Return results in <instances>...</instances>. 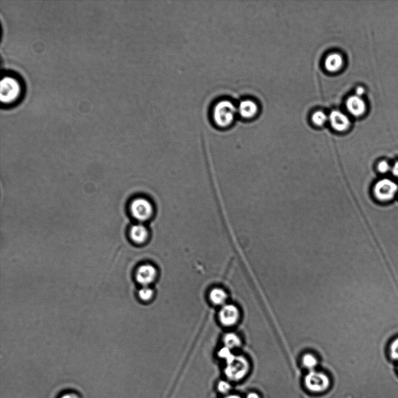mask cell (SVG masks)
<instances>
[{
  "label": "cell",
  "instance_id": "obj_3",
  "mask_svg": "<svg viewBox=\"0 0 398 398\" xmlns=\"http://www.w3.org/2000/svg\"><path fill=\"white\" fill-rule=\"evenodd\" d=\"M303 384L308 392L313 394H323L331 388V379L326 372L316 370L309 371L303 379Z\"/></svg>",
  "mask_w": 398,
  "mask_h": 398
},
{
  "label": "cell",
  "instance_id": "obj_1",
  "mask_svg": "<svg viewBox=\"0 0 398 398\" xmlns=\"http://www.w3.org/2000/svg\"><path fill=\"white\" fill-rule=\"evenodd\" d=\"M226 363L225 375L230 381H242L250 373V363L246 357L232 355L226 360Z\"/></svg>",
  "mask_w": 398,
  "mask_h": 398
},
{
  "label": "cell",
  "instance_id": "obj_20",
  "mask_svg": "<svg viewBox=\"0 0 398 398\" xmlns=\"http://www.w3.org/2000/svg\"><path fill=\"white\" fill-rule=\"evenodd\" d=\"M232 388V385L229 381L221 380L218 383L217 389L218 392L222 394H224L225 395L230 393Z\"/></svg>",
  "mask_w": 398,
  "mask_h": 398
},
{
  "label": "cell",
  "instance_id": "obj_21",
  "mask_svg": "<svg viewBox=\"0 0 398 398\" xmlns=\"http://www.w3.org/2000/svg\"><path fill=\"white\" fill-rule=\"evenodd\" d=\"M57 398H82V397L74 390L66 389L58 394Z\"/></svg>",
  "mask_w": 398,
  "mask_h": 398
},
{
  "label": "cell",
  "instance_id": "obj_16",
  "mask_svg": "<svg viewBox=\"0 0 398 398\" xmlns=\"http://www.w3.org/2000/svg\"><path fill=\"white\" fill-rule=\"evenodd\" d=\"M224 343L225 346L231 350L239 348L242 344V341L239 336L233 332H230L225 335Z\"/></svg>",
  "mask_w": 398,
  "mask_h": 398
},
{
  "label": "cell",
  "instance_id": "obj_28",
  "mask_svg": "<svg viewBox=\"0 0 398 398\" xmlns=\"http://www.w3.org/2000/svg\"><path fill=\"white\" fill-rule=\"evenodd\" d=\"M397 371H398V366H397Z\"/></svg>",
  "mask_w": 398,
  "mask_h": 398
},
{
  "label": "cell",
  "instance_id": "obj_25",
  "mask_svg": "<svg viewBox=\"0 0 398 398\" xmlns=\"http://www.w3.org/2000/svg\"><path fill=\"white\" fill-rule=\"evenodd\" d=\"M365 93V90L364 87L359 86L357 87L356 89V95L359 96H362L363 94Z\"/></svg>",
  "mask_w": 398,
  "mask_h": 398
},
{
  "label": "cell",
  "instance_id": "obj_9",
  "mask_svg": "<svg viewBox=\"0 0 398 398\" xmlns=\"http://www.w3.org/2000/svg\"><path fill=\"white\" fill-rule=\"evenodd\" d=\"M329 121L332 129L339 133L345 132L348 130L351 124L348 116L339 111L331 113Z\"/></svg>",
  "mask_w": 398,
  "mask_h": 398
},
{
  "label": "cell",
  "instance_id": "obj_22",
  "mask_svg": "<svg viewBox=\"0 0 398 398\" xmlns=\"http://www.w3.org/2000/svg\"><path fill=\"white\" fill-rule=\"evenodd\" d=\"M233 354L231 351V349L226 348L225 346V348L221 349L220 352H219V356L222 358V359H224L225 360L228 359Z\"/></svg>",
  "mask_w": 398,
  "mask_h": 398
},
{
  "label": "cell",
  "instance_id": "obj_7",
  "mask_svg": "<svg viewBox=\"0 0 398 398\" xmlns=\"http://www.w3.org/2000/svg\"><path fill=\"white\" fill-rule=\"evenodd\" d=\"M240 312L238 308L235 305L228 304L222 307L219 313V319L223 326L231 327L238 323Z\"/></svg>",
  "mask_w": 398,
  "mask_h": 398
},
{
  "label": "cell",
  "instance_id": "obj_4",
  "mask_svg": "<svg viewBox=\"0 0 398 398\" xmlns=\"http://www.w3.org/2000/svg\"><path fill=\"white\" fill-rule=\"evenodd\" d=\"M237 109L231 101H221L215 105L213 112L214 121L221 128H226L231 125L235 119Z\"/></svg>",
  "mask_w": 398,
  "mask_h": 398
},
{
  "label": "cell",
  "instance_id": "obj_23",
  "mask_svg": "<svg viewBox=\"0 0 398 398\" xmlns=\"http://www.w3.org/2000/svg\"><path fill=\"white\" fill-rule=\"evenodd\" d=\"M378 169L382 173H386L390 169V166L388 162L382 161L378 164Z\"/></svg>",
  "mask_w": 398,
  "mask_h": 398
},
{
  "label": "cell",
  "instance_id": "obj_8",
  "mask_svg": "<svg viewBox=\"0 0 398 398\" xmlns=\"http://www.w3.org/2000/svg\"><path fill=\"white\" fill-rule=\"evenodd\" d=\"M157 270L152 265L144 264L140 266L136 273V278L138 283L142 286H149L155 280Z\"/></svg>",
  "mask_w": 398,
  "mask_h": 398
},
{
  "label": "cell",
  "instance_id": "obj_19",
  "mask_svg": "<svg viewBox=\"0 0 398 398\" xmlns=\"http://www.w3.org/2000/svg\"><path fill=\"white\" fill-rule=\"evenodd\" d=\"M328 117L322 112H317L312 116V121L316 126H322L327 122Z\"/></svg>",
  "mask_w": 398,
  "mask_h": 398
},
{
  "label": "cell",
  "instance_id": "obj_27",
  "mask_svg": "<svg viewBox=\"0 0 398 398\" xmlns=\"http://www.w3.org/2000/svg\"><path fill=\"white\" fill-rule=\"evenodd\" d=\"M392 174L394 176L398 177V162L394 165L392 168Z\"/></svg>",
  "mask_w": 398,
  "mask_h": 398
},
{
  "label": "cell",
  "instance_id": "obj_11",
  "mask_svg": "<svg viewBox=\"0 0 398 398\" xmlns=\"http://www.w3.org/2000/svg\"><path fill=\"white\" fill-rule=\"evenodd\" d=\"M347 109L352 115L362 116L367 111V104L362 97L354 95L350 97L346 102Z\"/></svg>",
  "mask_w": 398,
  "mask_h": 398
},
{
  "label": "cell",
  "instance_id": "obj_18",
  "mask_svg": "<svg viewBox=\"0 0 398 398\" xmlns=\"http://www.w3.org/2000/svg\"><path fill=\"white\" fill-rule=\"evenodd\" d=\"M388 353L390 359L398 361V337L393 339L389 343Z\"/></svg>",
  "mask_w": 398,
  "mask_h": 398
},
{
  "label": "cell",
  "instance_id": "obj_17",
  "mask_svg": "<svg viewBox=\"0 0 398 398\" xmlns=\"http://www.w3.org/2000/svg\"><path fill=\"white\" fill-rule=\"evenodd\" d=\"M153 295H154V291L149 286H142L138 291L139 297L144 302L150 301Z\"/></svg>",
  "mask_w": 398,
  "mask_h": 398
},
{
  "label": "cell",
  "instance_id": "obj_13",
  "mask_svg": "<svg viewBox=\"0 0 398 398\" xmlns=\"http://www.w3.org/2000/svg\"><path fill=\"white\" fill-rule=\"evenodd\" d=\"M343 64V59L340 54L333 53L328 56L325 61V66L328 71L336 72L340 69Z\"/></svg>",
  "mask_w": 398,
  "mask_h": 398
},
{
  "label": "cell",
  "instance_id": "obj_12",
  "mask_svg": "<svg viewBox=\"0 0 398 398\" xmlns=\"http://www.w3.org/2000/svg\"><path fill=\"white\" fill-rule=\"evenodd\" d=\"M258 108L254 102L245 100L240 102L237 112L243 118L250 119L256 114Z\"/></svg>",
  "mask_w": 398,
  "mask_h": 398
},
{
  "label": "cell",
  "instance_id": "obj_24",
  "mask_svg": "<svg viewBox=\"0 0 398 398\" xmlns=\"http://www.w3.org/2000/svg\"><path fill=\"white\" fill-rule=\"evenodd\" d=\"M246 398H261L260 394L256 392H250L247 394Z\"/></svg>",
  "mask_w": 398,
  "mask_h": 398
},
{
  "label": "cell",
  "instance_id": "obj_14",
  "mask_svg": "<svg viewBox=\"0 0 398 398\" xmlns=\"http://www.w3.org/2000/svg\"><path fill=\"white\" fill-rule=\"evenodd\" d=\"M210 299L214 305L223 306L226 305L228 294L222 288H215L210 292Z\"/></svg>",
  "mask_w": 398,
  "mask_h": 398
},
{
  "label": "cell",
  "instance_id": "obj_26",
  "mask_svg": "<svg viewBox=\"0 0 398 398\" xmlns=\"http://www.w3.org/2000/svg\"><path fill=\"white\" fill-rule=\"evenodd\" d=\"M222 398H243L240 395H238V394L236 393H229L228 395H225L224 397Z\"/></svg>",
  "mask_w": 398,
  "mask_h": 398
},
{
  "label": "cell",
  "instance_id": "obj_2",
  "mask_svg": "<svg viewBox=\"0 0 398 398\" xmlns=\"http://www.w3.org/2000/svg\"><path fill=\"white\" fill-rule=\"evenodd\" d=\"M23 85L16 76L6 75L0 82V99L6 105L16 103L23 93Z\"/></svg>",
  "mask_w": 398,
  "mask_h": 398
},
{
  "label": "cell",
  "instance_id": "obj_10",
  "mask_svg": "<svg viewBox=\"0 0 398 398\" xmlns=\"http://www.w3.org/2000/svg\"><path fill=\"white\" fill-rule=\"evenodd\" d=\"M130 237L132 242L137 244L147 242L149 237V231L144 224L138 223L131 226L129 232Z\"/></svg>",
  "mask_w": 398,
  "mask_h": 398
},
{
  "label": "cell",
  "instance_id": "obj_5",
  "mask_svg": "<svg viewBox=\"0 0 398 398\" xmlns=\"http://www.w3.org/2000/svg\"><path fill=\"white\" fill-rule=\"evenodd\" d=\"M130 211L135 220L144 224L151 220L154 215L155 208L151 200L146 197L139 196L131 202Z\"/></svg>",
  "mask_w": 398,
  "mask_h": 398
},
{
  "label": "cell",
  "instance_id": "obj_15",
  "mask_svg": "<svg viewBox=\"0 0 398 398\" xmlns=\"http://www.w3.org/2000/svg\"><path fill=\"white\" fill-rule=\"evenodd\" d=\"M301 363L306 369L310 371L316 370L319 364V360L313 353H308L302 357Z\"/></svg>",
  "mask_w": 398,
  "mask_h": 398
},
{
  "label": "cell",
  "instance_id": "obj_6",
  "mask_svg": "<svg viewBox=\"0 0 398 398\" xmlns=\"http://www.w3.org/2000/svg\"><path fill=\"white\" fill-rule=\"evenodd\" d=\"M397 189L398 186L395 182L385 178L379 180L375 184L374 192L378 200L388 201L393 198Z\"/></svg>",
  "mask_w": 398,
  "mask_h": 398
}]
</instances>
